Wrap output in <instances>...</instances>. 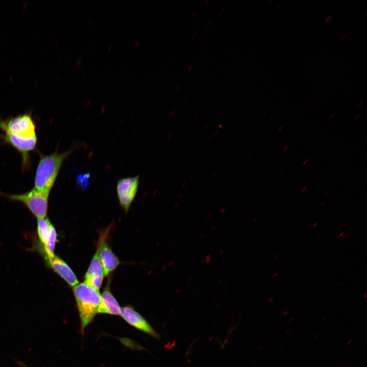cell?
Masks as SVG:
<instances>
[{"label": "cell", "mask_w": 367, "mask_h": 367, "mask_svg": "<svg viewBox=\"0 0 367 367\" xmlns=\"http://www.w3.org/2000/svg\"><path fill=\"white\" fill-rule=\"evenodd\" d=\"M74 150L75 148H72L61 153L56 150L49 155L39 154L33 188L50 194L63 162Z\"/></svg>", "instance_id": "6da1fadb"}, {"label": "cell", "mask_w": 367, "mask_h": 367, "mask_svg": "<svg viewBox=\"0 0 367 367\" xmlns=\"http://www.w3.org/2000/svg\"><path fill=\"white\" fill-rule=\"evenodd\" d=\"M73 292L79 314L81 332L83 333L97 313L101 295L99 291L84 282L73 286Z\"/></svg>", "instance_id": "7a4b0ae2"}, {"label": "cell", "mask_w": 367, "mask_h": 367, "mask_svg": "<svg viewBox=\"0 0 367 367\" xmlns=\"http://www.w3.org/2000/svg\"><path fill=\"white\" fill-rule=\"evenodd\" d=\"M0 196L23 203L37 219L46 217L49 194L33 188L22 194H9L0 192Z\"/></svg>", "instance_id": "3957f363"}, {"label": "cell", "mask_w": 367, "mask_h": 367, "mask_svg": "<svg viewBox=\"0 0 367 367\" xmlns=\"http://www.w3.org/2000/svg\"><path fill=\"white\" fill-rule=\"evenodd\" d=\"M0 129L5 134H11L23 138L36 136V126L31 112L3 120L0 119Z\"/></svg>", "instance_id": "277c9868"}, {"label": "cell", "mask_w": 367, "mask_h": 367, "mask_svg": "<svg viewBox=\"0 0 367 367\" xmlns=\"http://www.w3.org/2000/svg\"><path fill=\"white\" fill-rule=\"evenodd\" d=\"M0 139L5 144L14 147L21 155V167L23 171L28 170L31 165L30 152L35 150L37 144V136L23 138L11 134L0 135Z\"/></svg>", "instance_id": "5b68a950"}, {"label": "cell", "mask_w": 367, "mask_h": 367, "mask_svg": "<svg viewBox=\"0 0 367 367\" xmlns=\"http://www.w3.org/2000/svg\"><path fill=\"white\" fill-rule=\"evenodd\" d=\"M139 175L123 178L118 181L116 191L121 206L127 212L137 194Z\"/></svg>", "instance_id": "8992f818"}, {"label": "cell", "mask_w": 367, "mask_h": 367, "mask_svg": "<svg viewBox=\"0 0 367 367\" xmlns=\"http://www.w3.org/2000/svg\"><path fill=\"white\" fill-rule=\"evenodd\" d=\"M120 316L132 326L156 338H159L158 333L148 322L132 306L121 307Z\"/></svg>", "instance_id": "52a82bcc"}, {"label": "cell", "mask_w": 367, "mask_h": 367, "mask_svg": "<svg viewBox=\"0 0 367 367\" xmlns=\"http://www.w3.org/2000/svg\"><path fill=\"white\" fill-rule=\"evenodd\" d=\"M97 250L105 277L115 270L120 262L103 237L99 240Z\"/></svg>", "instance_id": "ba28073f"}, {"label": "cell", "mask_w": 367, "mask_h": 367, "mask_svg": "<svg viewBox=\"0 0 367 367\" xmlns=\"http://www.w3.org/2000/svg\"><path fill=\"white\" fill-rule=\"evenodd\" d=\"M104 277L102 267L97 250L86 273L84 283L99 291Z\"/></svg>", "instance_id": "9c48e42d"}, {"label": "cell", "mask_w": 367, "mask_h": 367, "mask_svg": "<svg viewBox=\"0 0 367 367\" xmlns=\"http://www.w3.org/2000/svg\"><path fill=\"white\" fill-rule=\"evenodd\" d=\"M46 265L51 268L64 281L71 286L79 283L76 275L68 265L62 259L56 255L45 262Z\"/></svg>", "instance_id": "30bf717a"}, {"label": "cell", "mask_w": 367, "mask_h": 367, "mask_svg": "<svg viewBox=\"0 0 367 367\" xmlns=\"http://www.w3.org/2000/svg\"><path fill=\"white\" fill-rule=\"evenodd\" d=\"M55 229V227L47 217L37 219V241L34 245V248L40 254L45 249L52 232Z\"/></svg>", "instance_id": "8fae6325"}, {"label": "cell", "mask_w": 367, "mask_h": 367, "mask_svg": "<svg viewBox=\"0 0 367 367\" xmlns=\"http://www.w3.org/2000/svg\"><path fill=\"white\" fill-rule=\"evenodd\" d=\"M100 295L101 302L97 313L120 316L121 307L112 294L109 285L104 288Z\"/></svg>", "instance_id": "7c38bea8"}, {"label": "cell", "mask_w": 367, "mask_h": 367, "mask_svg": "<svg viewBox=\"0 0 367 367\" xmlns=\"http://www.w3.org/2000/svg\"><path fill=\"white\" fill-rule=\"evenodd\" d=\"M83 61V59L82 58L78 59V60L77 61V62H76V67H77V68H81L82 64Z\"/></svg>", "instance_id": "4fadbf2b"}, {"label": "cell", "mask_w": 367, "mask_h": 367, "mask_svg": "<svg viewBox=\"0 0 367 367\" xmlns=\"http://www.w3.org/2000/svg\"><path fill=\"white\" fill-rule=\"evenodd\" d=\"M16 363L21 367H29L27 365L21 361L16 360Z\"/></svg>", "instance_id": "5bb4252c"}, {"label": "cell", "mask_w": 367, "mask_h": 367, "mask_svg": "<svg viewBox=\"0 0 367 367\" xmlns=\"http://www.w3.org/2000/svg\"><path fill=\"white\" fill-rule=\"evenodd\" d=\"M363 102H364V99H363V98H361V99L359 101V102H358V103H357V107H360L363 104Z\"/></svg>", "instance_id": "9a60e30c"}, {"label": "cell", "mask_w": 367, "mask_h": 367, "mask_svg": "<svg viewBox=\"0 0 367 367\" xmlns=\"http://www.w3.org/2000/svg\"><path fill=\"white\" fill-rule=\"evenodd\" d=\"M140 42H141V41H140V39L137 40L136 41L135 43V47H138V46H139V45L140 44Z\"/></svg>", "instance_id": "2e32d148"}, {"label": "cell", "mask_w": 367, "mask_h": 367, "mask_svg": "<svg viewBox=\"0 0 367 367\" xmlns=\"http://www.w3.org/2000/svg\"><path fill=\"white\" fill-rule=\"evenodd\" d=\"M332 14H330L329 15H328V16L325 19V22H328L330 20V19L332 17Z\"/></svg>", "instance_id": "e0dca14e"}, {"label": "cell", "mask_w": 367, "mask_h": 367, "mask_svg": "<svg viewBox=\"0 0 367 367\" xmlns=\"http://www.w3.org/2000/svg\"><path fill=\"white\" fill-rule=\"evenodd\" d=\"M176 110H173V111H170V113H169V116H173V115L176 113Z\"/></svg>", "instance_id": "ac0fdd59"}, {"label": "cell", "mask_w": 367, "mask_h": 367, "mask_svg": "<svg viewBox=\"0 0 367 367\" xmlns=\"http://www.w3.org/2000/svg\"><path fill=\"white\" fill-rule=\"evenodd\" d=\"M348 35V32H345L342 36V39H345Z\"/></svg>", "instance_id": "d6986e66"}, {"label": "cell", "mask_w": 367, "mask_h": 367, "mask_svg": "<svg viewBox=\"0 0 367 367\" xmlns=\"http://www.w3.org/2000/svg\"><path fill=\"white\" fill-rule=\"evenodd\" d=\"M307 186L304 187L301 190V193H303L305 192L306 191V190H307Z\"/></svg>", "instance_id": "ffe728a7"}, {"label": "cell", "mask_w": 367, "mask_h": 367, "mask_svg": "<svg viewBox=\"0 0 367 367\" xmlns=\"http://www.w3.org/2000/svg\"><path fill=\"white\" fill-rule=\"evenodd\" d=\"M192 68H193V65H192V64H191V65L188 67V69H187V71H188V72H190L191 70H192Z\"/></svg>", "instance_id": "44dd1931"}, {"label": "cell", "mask_w": 367, "mask_h": 367, "mask_svg": "<svg viewBox=\"0 0 367 367\" xmlns=\"http://www.w3.org/2000/svg\"><path fill=\"white\" fill-rule=\"evenodd\" d=\"M359 117H360V114H357L354 116L353 120H356L358 118H359Z\"/></svg>", "instance_id": "7402d4cb"}, {"label": "cell", "mask_w": 367, "mask_h": 367, "mask_svg": "<svg viewBox=\"0 0 367 367\" xmlns=\"http://www.w3.org/2000/svg\"><path fill=\"white\" fill-rule=\"evenodd\" d=\"M289 147V145H286L282 149L283 151L285 152V151H286V150L288 149Z\"/></svg>", "instance_id": "603a6c76"}, {"label": "cell", "mask_w": 367, "mask_h": 367, "mask_svg": "<svg viewBox=\"0 0 367 367\" xmlns=\"http://www.w3.org/2000/svg\"><path fill=\"white\" fill-rule=\"evenodd\" d=\"M308 159H306L303 162V163H302V165H303V166H304V165H305L306 164V163L308 162Z\"/></svg>", "instance_id": "cb8c5ba5"}, {"label": "cell", "mask_w": 367, "mask_h": 367, "mask_svg": "<svg viewBox=\"0 0 367 367\" xmlns=\"http://www.w3.org/2000/svg\"><path fill=\"white\" fill-rule=\"evenodd\" d=\"M197 32H195L194 33V34L193 35V36L192 37V40H194L195 39V38L197 36Z\"/></svg>", "instance_id": "d4e9b609"}, {"label": "cell", "mask_w": 367, "mask_h": 367, "mask_svg": "<svg viewBox=\"0 0 367 367\" xmlns=\"http://www.w3.org/2000/svg\"><path fill=\"white\" fill-rule=\"evenodd\" d=\"M335 114L334 113H332L329 117V119L331 120L334 116Z\"/></svg>", "instance_id": "484cf974"}, {"label": "cell", "mask_w": 367, "mask_h": 367, "mask_svg": "<svg viewBox=\"0 0 367 367\" xmlns=\"http://www.w3.org/2000/svg\"><path fill=\"white\" fill-rule=\"evenodd\" d=\"M283 125L280 126L279 127V128L278 129L277 132L280 133V132H281V130L283 129Z\"/></svg>", "instance_id": "4316f807"}, {"label": "cell", "mask_w": 367, "mask_h": 367, "mask_svg": "<svg viewBox=\"0 0 367 367\" xmlns=\"http://www.w3.org/2000/svg\"><path fill=\"white\" fill-rule=\"evenodd\" d=\"M112 48V44H110L108 47V51H110Z\"/></svg>", "instance_id": "83f0119b"}, {"label": "cell", "mask_w": 367, "mask_h": 367, "mask_svg": "<svg viewBox=\"0 0 367 367\" xmlns=\"http://www.w3.org/2000/svg\"><path fill=\"white\" fill-rule=\"evenodd\" d=\"M225 7H223V8H222V9H221V11H220V15H222V14L223 13L224 11H225Z\"/></svg>", "instance_id": "f1b7e54d"}, {"label": "cell", "mask_w": 367, "mask_h": 367, "mask_svg": "<svg viewBox=\"0 0 367 367\" xmlns=\"http://www.w3.org/2000/svg\"><path fill=\"white\" fill-rule=\"evenodd\" d=\"M180 87V85L179 84H178L175 89V91H177L179 89Z\"/></svg>", "instance_id": "f546056e"}, {"label": "cell", "mask_w": 367, "mask_h": 367, "mask_svg": "<svg viewBox=\"0 0 367 367\" xmlns=\"http://www.w3.org/2000/svg\"><path fill=\"white\" fill-rule=\"evenodd\" d=\"M195 14H196V11H193L192 12V14H191V18H193V17L194 16V15H195Z\"/></svg>", "instance_id": "4dcf8cb0"}, {"label": "cell", "mask_w": 367, "mask_h": 367, "mask_svg": "<svg viewBox=\"0 0 367 367\" xmlns=\"http://www.w3.org/2000/svg\"><path fill=\"white\" fill-rule=\"evenodd\" d=\"M211 21H212V20H211V19H209V20H208V22H207V24H206V27H207V28L209 27V24L211 23Z\"/></svg>", "instance_id": "1f68e13d"}, {"label": "cell", "mask_w": 367, "mask_h": 367, "mask_svg": "<svg viewBox=\"0 0 367 367\" xmlns=\"http://www.w3.org/2000/svg\"><path fill=\"white\" fill-rule=\"evenodd\" d=\"M351 83L350 82L348 83V84L346 85V86H345V89H348L351 85Z\"/></svg>", "instance_id": "d6a6232c"}, {"label": "cell", "mask_w": 367, "mask_h": 367, "mask_svg": "<svg viewBox=\"0 0 367 367\" xmlns=\"http://www.w3.org/2000/svg\"><path fill=\"white\" fill-rule=\"evenodd\" d=\"M330 192V190L329 189L327 190V191H325L324 195H327V194H328Z\"/></svg>", "instance_id": "836d02e7"}, {"label": "cell", "mask_w": 367, "mask_h": 367, "mask_svg": "<svg viewBox=\"0 0 367 367\" xmlns=\"http://www.w3.org/2000/svg\"><path fill=\"white\" fill-rule=\"evenodd\" d=\"M319 97H320V95H317V96L315 97L314 100L315 101H317L319 99Z\"/></svg>", "instance_id": "e575fe53"}, {"label": "cell", "mask_w": 367, "mask_h": 367, "mask_svg": "<svg viewBox=\"0 0 367 367\" xmlns=\"http://www.w3.org/2000/svg\"><path fill=\"white\" fill-rule=\"evenodd\" d=\"M281 4H282V2H280L278 4V6H277V7H276V9H278L280 8Z\"/></svg>", "instance_id": "d590c367"}, {"label": "cell", "mask_w": 367, "mask_h": 367, "mask_svg": "<svg viewBox=\"0 0 367 367\" xmlns=\"http://www.w3.org/2000/svg\"><path fill=\"white\" fill-rule=\"evenodd\" d=\"M274 115H271L270 116L269 119H270V120H272V119H274Z\"/></svg>", "instance_id": "8d00e7d4"}, {"label": "cell", "mask_w": 367, "mask_h": 367, "mask_svg": "<svg viewBox=\"0 0 367 367\" xmlns=\"http://www.w3.org/2000/svg\"><path fill=\"white\" fill-rule=\"evenodd\" d=\"M272 2H273L272 0H269L267 2V4L268 5L271 4L272 3Z\"/></svg>", "instance_id": "74e56055"}, {"label": "cell", "mask_w": 367, "mask_h": 367, "mask_svg": "<svg viewBox=\"0 0 367 367\" xmlns=\"http://www.w3.org/2000/svg\"><path fill=\"white\" fill-rule=\"evenodd\" d=\"M325 204H326V202L324 201V202H322V203L321 204L320 206H321V207H322V206H323Z\"/></svg>", "instance_id": "f35d334b"}, {"label": "cell", "mask_w": 367, "mask_h": 367, "mask_svg": "<svg viewBox=\"0 0 367 367\" xmlns=\"http://www.w3.org/2000/svg\"><path fill=\"white\" fill-rule=\"evenodd\" d=\"M188 96H185V97L184 99V102H186L187 101V100L188 99Z\"/></svg>", "instance_id": "ab89813d"}, {"label": "cell", "mask_w": 367, "mask_h": 367, "mask_svg": "<svg viewBox=\"0 0 367 367\" xmlns=\"http://www.w3.org/2000/svg\"><path fill=\"white\" fill-rule=\"evenodd\" d=\"M288 313H289V312H288L287 311H285V312H284L282 313V315H283V316H286Z\"/></svg>", "instance_id": "60d3db41"}, {"label": "cell", "mask_w": 367, "mask_h": 367, "mask_svg": "<svg viewBox=\"0 0 367 367\" xmlns=\"http://www.w3.org/2000/svg\"><path fill=\"white\" fill-rule=\"evenodd\" d=\"M269 113V111H267L266 112V113H265L264 116H267Z\"/></svg>", "instance_id": "b9f144b4"}, {"label": "cell", "mask_w": 367, "mask_h": 367, "mask_svg": "<svg viewBox=\"0 0 367 367\" xmlns=\"http://www.w3.org/2000/svg\"><path fill=\"white\" fill-rule=\"evenodd\" d=\"M218 133H219L218 131L216 132L215 133L214 135V137L217 136V135H218Z\"/></svg>", "instance_id": "7bdbcfd3"}, {"label": "cell", "mask_w": 367, "mask_h": 367, "mask_svg": "<svg viewBox=\"0 0 367 367\" xmlns=\"http://www.w3.org/2000/svg\"><path fill=\"white\" fill-rule=\"evenodd\" d=\"M361 173H359V174L357 175L356 178H359V177L361 176Z\"/></svg>", "instance_id": "ee69618b"}, {"label": "cell", "mask_w": 367, "mask_h": 367, "mask_svg": "<svg viewBox=\"0 0 367 367\" xmlns=\"http://www.w3.org/2000/svg\"><path fill=\"white\" fill-rule=\"evenodd\" d=\"M271 186V184L267 186L266 189H267V190H268L269 189H270Z\"/></svg>", "instance_id": "f6af8a7d"}, {"label": "cell", "mask_w": 367, "mask_h": 367, "mask_svg": "<svg viewBox=\"0 0 367 367\" xmlns=\"http://www.w3.org/2000/svg\"><path fill=\"white\" fill-rule=\"evenodd\" d=\"M314 108H315V107H314V106H313V107L310 109L309 111H310V112H312V111L314 109Z\"/></svg>", "instance_id": "bcb514c9"}, {"label": "cell", "mask_w": 367, "mask_h": 367, "mask_svg": "<svg viewBox=\"0 0 367 367\" xmlns=\"http://www.w3.org/2000/svg\"><path fill=\"white\" fill-rule=\"evenodd\" d=\"M186 184V181L184 182L182 184L181 187L183 188V187L185 186Z\"/></svg>", "instance_id": "7dc6e473"}, {"label": "cell", "mask_w": 367, "mask_h": 367, "mask_svg": "<svg viewBox=\"0 0 367 367\" xmlns=\"http://www.w3.org/2000/svg\"><path fill=\"white\" fill-rule=\"evenodd\" d=\"M251 155H252V153H249V154H248V158H250Z\"/></svg>", "instance_id": "c3c4849f"}, {"label": "cell", "mask_w": 367, "mask_h": 367, "mask_svg": "<svg viewBox=\"0 0 367 367\" xmlns=\"http://www.w3.org/2000/svg\"><path fill=\"white\" fill-rule=\"evenodd\" d=\"M91 23H92V20H90L89 21L88 24H89V25H90V24H91Z\"/></svg>", "instance_id": "681fc988"}, {"label": "cell", "mask_w": 367, "mask_h": 367, "mask_svg": "<svg viewBox=\"0 0 367 367\" xmlns=\"http://www.w3.org/2000/svg\"><path fill=\"white\" fill-rule=\"evenodd\" d=\"M336 71H337V69H335V70H334V71H333L332 73L334 74V73L336 72Z\"/></svg>", "instance_id": "f907efd6"}, {"label": "cell", "mask_w": 367, "mask_h": 367, "mask_svg": "<svg viewBox=\"0 0 367 367\" xmlns=\"http://www.w3.org/2000/svg\"><path fill=\"white\" fill-rule=\"evenodd\" d=\"M207 124H206V125L203 127V129H204V130L205 129V128L207 127Z\"/></svg>", "instance_id": "816d5d0a"}, {"label": "cell", "mask_w": 367, "mask_h": 367, "mask_svg": "<svg viewBox=\"0 0 367 367\" xmlns=\"http://www.w3.org/2000/svg\"><path fill=\"white\" fill-rule=\"evenodd\" d=\"M360 31V30H358L357 32V34H356V35H357L358 33H359Z\"/></svg>", "instance_id": "f5cc1de1"}, {"label": "cell", "mask_w": 367, "mask_h": 367, "mask_svg": "<svg viewBox=\"0 0 367 367\" xmlns=\"http://www.w3.org/2000/svg\"><path fill=\"white\" fill-rule=\"evenodd\" d=\"M211 138H212V137H210L208 138V139L207 140V141H208V142L209 141V140H211Z\"/></svg>", "instance_id": "db71d44e"}, {"label": "cell", "mask_w": 367, "mask_h": 367, "mask_svg": "<svg viewBox=\"0 0 367 367\" xmlns=\"http://www.w3.org/2000/svg\"><path fill=\"white\" fill-rule=\"evenodd\" d=\"M219 128L222 127V124H219Z\"/></svg>", "instance_id": "11a10c76"}, {"label": "cell", "mask_w": 367, "mask_h": 367, "mask_svg": "<svg viewBox=\"0 0 367 367\" xmlns=\"http://www.w3.org/2000/svg\"><path fill=\"white\" fill-rule=\"evenodd\" d=\"M366 14H367V12H365V13H364V16H366Z\"/></svg>", "instance_id": "9f6ffc18"}, {"label": "cell", "mask_w": 367, "mask_h": 367, "mask_svg": "<svg viewBox=\"0 0 367 367\" xmlns=\"http://www.w3.org/2000/svg\"><path fill=\"white\" fill-rule=\"evenodd\" d=\"M198 116V114H197L196 116H195V118H197Z\"/></svg>", "instance_id": "6f0895ef"}, {"label": "cell", "mask_w": 367, "mask_h": 367, "mask_svg": "<svg viewBox=\"0 0 367 367\" xmlns=\"http://www.w3.org/2000/svg\"><path fill=\"white\" fill-rule=\"evenodd\" d=\"M351 342V340L350 339L349 342H348V344L350 343V342Z\"/></svg>", "instance_id": "680465c9"}, {"label": "cell", "mask_w": 367, "mask_h": 367, "mask_svg": "<svg viewBox=\"0 0 367 367\" xmlns=\"http://www.w3.org/2000/svg\"><path fill=\"white\" fill-rule=\"evenodd\" d=\"M216 174V173H215L213 174V177H214V176H215V175Z\"/></svg>", "instance_id": "91938a15"}, {"label": "cell", "mask_w": 367, "mask_h": 367, "mask_svg": "<svg viewBox=\"0 0 367 367\" xmlns=\"http://www.w3.org/2000/svg\"><path fill=\"white\" fill-rule=\"evenodd\" d=\"M207 2H208V1H206V3H207Z\"/></svg>", "instance_id": "94428289"}]
</instances>
